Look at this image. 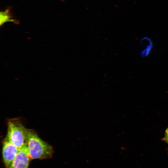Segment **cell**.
<instances>
[{"label": "cell", "instance_id": "cell-2", "mask_svg": "<svg viewBox=\"0 0 168 168\" xmlns=\"http://www.w3.org/2000/svg\"><path fill=\"white\" fill-rule=\"evenodd\" d=\"M26 129L17 119H10L8 121L6 137L19 149L26 143Z\"/></svg>", "mask_w": 168, "mask_h": 168}, {"label": "cell", "instance_id": "cell-5", "mask_svg": "<svg viewBox=\"0 0 168 168\" xmlns=\"http://www.w3.org/2000/svg\"><path fill=\"white\" fill-rule=\"evenodd\" d=\"M10 8L9 7L0 12V25L1 26L7 22H11L15 24H18L19 21L15 19L11 12Z\"/></svg>", "mask_w": 168, "mask_h": 168}, {"label": "cell", "instance_id": "cell-6", "mask_svg": "<svg viewBox=\"0 0 168 168\" xmlns=\"http://www.w3.org/2000/svg\"><path fill=\"white\" fill-rule=\"evenodd\" d=\"M163 139L168 144V128L165 131L164 137Z\"/></svg>", "mask_w": 168, "mask_h": 168}, {"label": "cell", "instance_id": "cell-1", "mask_svg": "<svg viewBox=\"0 0 168 168\" xmlns=\"http://www.w3.org/2000/svg\"><path fill=\"white\" fill-rule=\"evenodd\" d=\"M26 144L31 159H43L52 157V146L42 140L33 130L27 129Z\"/></svg>", "mask_w": 168, "mask_h": 168}, {"label": "cell", "instance_id": "cell-4", "mask_svg": "<svg viewBox=\"0 0 168 168\" xmlns=\"http://www.w3.org/2000/svg\"><path fill=\"white\" fill-rule=\"evenodd\" d=\"M19 148L6 137L2 142V156L5 167H7L16 157Z\"/></svg>", "mask_w": 168, "mask_h": 168}, {"label": "cell", "instance_id": "cell-3", "mask_svg": "<svg viewBox=\"0 0 168 168\" xmlns=\"http://www.w3.org/2000/svg\"><path fill=\"white\" fill-rule=\"evenodd\" d=\"M30 160L26 143L19 149L16 157L7 168H28Z\"/></svg>", "mask_w": 168, "mask_h": 168}]
</instances>
